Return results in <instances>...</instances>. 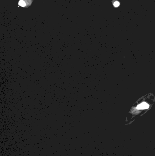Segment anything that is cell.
Instances as JSON below:
<instances>
[{
  "mask_svg": "<svg viewBox=\"0 0 155 156\" xmlns=\"http://www.w3.org/2000/svg\"><path fill=\"white\" fill-rule=\"evenodd\" d=\"M148 105L145 103V102H143L142 104L139 105L137 106V109L139 110H142V109H146L148 108Z\"/></svg>",
  "mask_w": 155,
  "mask_h": 156,
  "instance_id": "cell-1",
  "label": "cell"
},
{
  "mask_svg": "<svg viewBox=\"0 0 155 156\" xmlns=\"http://www.w3.org/2000/svg\"><path fill=\"white\" fill-rule=\"evenodd\" d=\"M19 5L21 7H24L26 6V3L23 0H20V1L19 2Z\"/></svg>",
  "mask_w": 155,
  "mask_h": 156,
  "instance_id": "cell-2",
  "label": "cell"
},
{
  "mask_svg": "<svg viewBox=\"0 0 155 156\" xmlns=\"http://www.w3.org/2000/svg\"><path fill=\"white\" fill-rule=\"evenodd\" d=\"M113 5H114V6L115 7H117L119 6L120 3H119V2L118 1H115V2L113 3Z\"/></svg>",
  "mask_w": 155,
  "mask_h": 156,
  "instance_id": "cell-3",
  "label": "cell"
}]
</instances>
